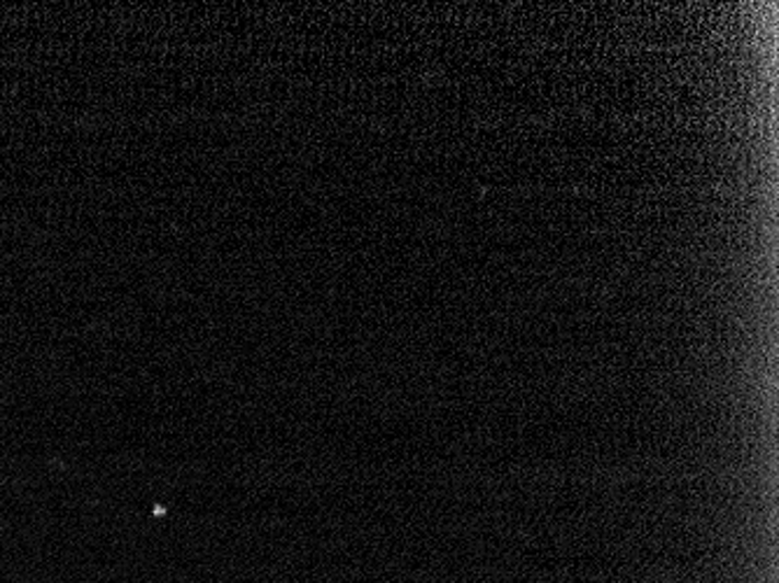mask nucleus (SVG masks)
Masks as SVG:
<instances>
[{"instance_id":"f257e3e1","label":"nucleus","mask_w":779,"mask_h":583,"mask_svg":"<svg viewBox=\"0 0 779 583\" xmlns=\"http://www.w3.org/2000/svg\"><path fill=\"white\" fill-rule=\"evenodd\" d=\"M474 127L476 129H500L502 127V117L495 113H486V115H474Z\"/></svg>"},{"instance_id":"f03ea898","label":"nucleus","mask_w":779,"mask_h":583,"mask_svg":"<svg viewBox=\"0 0 779 583\" xmlns=\"http://www.w3.org/2000/svg\"><path fill=\"white\" fill-rule=\"evenodd\" d=\"M572 191H574V197H593V189L591 187H586V185H574L572 187Z\"/></svg>"},{"instance_id":"7ed1b4c3","label":"nucleus","mask_w":779,"mask_h":583,"mask_svg":"<svg viewBox=\"0 0 779 583\" xmlns=\"http://www.w3.org/2000/svg\"><path fill=\"white\" fill-rule=\"evenodd\" d=\"M490 197V187L486 185H476V199H479V201H484V199H488Z\"/></svg>"}]
</instances>
